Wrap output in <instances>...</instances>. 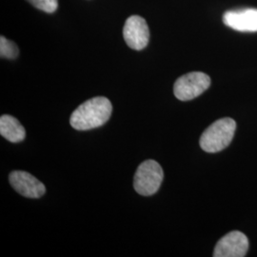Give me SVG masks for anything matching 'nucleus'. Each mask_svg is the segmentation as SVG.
I'll list each match as a JSON object with an SVG mask.
<instances>
[{
    "mask_svg": "<svg viewBox=\"0 0 257 257\" xmlns=\"http://www.w3.org/2000/svg\"><path fill=\"white\" fill-rule=\"evenodd\" d=\"M112 105L103 96L93 97L81 104L71 115L70 124L77 131H89L103 126L110 119Z\"/></svg>",
    "mask_w": 257,
    "mask_h": 257,
    "instance_id": "obj_1",
    "label": "nucleus"
},
{
    "mask_svg": "<svg viewBox=\"0 0 257 257\" xmlns=\"http://www.w3.org/2000/svg\"><path fill=\"white\" fill-rule=\"evenodd\" d=\"M236 128L235 121L229 117L213 122L200 138V147L206 153H218L228 147Z\"/></svg>",
    "mask_w": 257,
    "mask_h": 257,
    "instance_id": "obj_2",
    "label": "nucleus"
},
{
    "mask_svg": "<svg viewBox=\"0 0 257 257\" xmlns=\"http://www.w3.org/2000/svg\"><path fill=\"white\" fill-rule=\"evenodd\" d=\"M164 178V173L155 160H146L138 166L135 175L134 187L137 193L150 196L159 190Z\"/></svg>",
    "mask_w": 257,
    "mask_h": 257,
    "instance_id": "obj_3",
    "label": "nucleus"
},
{
    "mask_svg": "<svg viewBox=\"0 0 257 257\" xmlns=\"http://www.w3.org/2000/svg\"><path fill=\"white\" fill-rule=\"evenodd\" d=\"M211 86V78L201 72H193L180 76L175 83V97L181 101H189L199 96Z\"/></svg>",
    "mask_w": 257,
    "mask_h": 257,
    "instance_id": "obj_4",
    "label": "nucleus"
},
{
    "mask_svg": "<svg viewBox=\"0 0 257 257\" xmlns=\"http://www.w3.org/2000/svg\"><path fill=\"white\" fill-rule=\"evenodd\" d=\"M124 40L131 49L141 51L147 47L150 40V30L146 20L139 16L130 17L123 29Z\"/></svg>",
    "mask_w": 257,
    "mask_h": 257,
    "instance_id": "obj_5",
    "label": "nucleus"
},
{
    "mask_svg": "<svg viewBox=\"0 0 257 257\" xmlns=\"http://www.w3.org/2000/svg\"><path fill=\"white\" fill-rule=\"evenodd\" d=\"M248 248L247 236L241 231L232 230L217 242L213 251V256L243 257L246 255Z\"/></svg>",
    "mask_w": 257,
    "mask_h": 257,
    "instance_id": "obj_6",
    "label": "nucleus"
},
{
    "mask_svg": "<svg viewBox=\"0 0 257 257\" xmlns=\"http://www.w3.org/2000/svg\"><path fill=\"white\" fill-rule=\"evenodd\" d=\"M9 179L12 187L28 198H40L46 193L44 184L27 172L14 171L11 173Z\"/></svg>",
    "mask_w": 257,
    "mask_h": 257,
    "instance_id": "obj_7",
    "label": "nucleus"
},
{
    "mask_svg": "<svg viewBox=\"0 0 257 257\" xmlns=\"http://www.w3.org/2000/svg\"><path fill=\"white\" fill-rule=\"evenodd\" d=\"M226 26L238 32H257V9L234 10L223 16Z\"/></svg>",
    "mask_w": 257,
    "mask_h": 257,
    "instance_id": "obj_8",
    "label": "nucleus"
},
{
    "mask_svg": "<svg viewBox=\"0 0 257 257\" xmlns=\"http://www.w3.org/2000/svg\"><path fill=\"white\" fill-rule=\"evenodd\" d=\"M0 134L3 138L13 143L21 142L26 138V131L19 120L7 114L0 117Z\"/></svg>",
    "mask_w": 257,
    "mask_h": 257,
    "instance_id": "obj_9",
    "label": "nucleus"
},
{
    "mask_svg": "<svg viewBox=\"0 0 257 257\" xmlns=\"http://www.w3.org/2000/svg\"><path fill=\"white\" fill-rule=\"evenodd\" d=\"M19 54V48L16 43L10 41L6 37H0V55L2 58L15 59Z\"/></svg>",
    "mask_w": 257,
    "mask_h": 257,
    "instance_id": "obj_10",
    "label": "nucleus"
},
{
    "mask_svg": "<svg viewBox=\"0 0 257 257\" xmlns=\"http://www.w3.org/2000/svg\"><path fill=\"white\" fill-rule=\"evenodd\" d=\"M30 4L48 14L55 13L58 7V0H27Z\"/></svg>",
    "mask_w": 257,
    "mask_h": 257,
    "instance_id": "obj_11",
    "label": "nucleus"
}]
</instances>
